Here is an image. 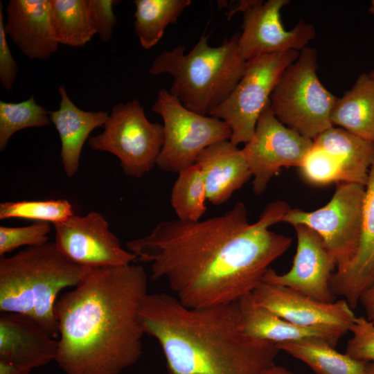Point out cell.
<instances>
[{"label": "cell", "mask_w": 374, "mask_h": 374, "mask_svg": "<svg viewBox=\"0 0 374 374\" xmlns=\"http://www.w3.org/2000/svg\"><path fill=\"white\" fill-rule=\"evenodd\" d=\"M349 332L346 353L351 357L368 363H374V325L364 317H357Z\"/></svg>", "instance_id": "1f68e13d"}, {"label": "cell", "mask_w": 374, "mask_h": 374, "mask_svg": "<svg viewBox=\"0 0 374 374\" xmlns=\"http://www.w3.org/2000/svg\"><path fill=\"white\" fill-rule=\"evenodd\" d=\"M31 370L0 359V374H30Z\"/></svg>", "instance_id": "d590c367"}, {"label": "cell", "mask_w": 374, "mask_h": 374, "mask_svg": "<svg viewBox=\"0 0 374 374\" xmlns=\"http://www.w3.org/2000/svg\"><path fill=\"white\" fill-rule=\"evenodd\" d=\"M262 374H294L287 368L276 364L267 368Z\"/></svg>", "instance_id": "8d00e7d4"}, {"label": "cell", "mask_w": 374, "mask_h": 374, "mask_svg": "<svg viewBox=\"0 0 374 374\" xmlns=\"http://www.w3.org/2000/svg\"><path fill=\"white\" fill-rule=\"evenodd\" d=\"M71 203L64 199L23 200L0 204V220L20 218L35 222H62L73 215Z\"/></svg>", "instance_id": "f1b7e54d"}, {"label": "cell", "mask_w": 374, "mask_h": 374, "mask_svg": "<svg viewBox=\"0 0 374 374\" xmlns=\"http://www.w3.org/2000/svg\"><path fill=\"white\" fill-rule=\"evenodd\" d=\"M331 123L374 142V79L368 73L360 74L350 89L338 98Z\"/></svg>", "instance_id": "603a6c76"}, {"label": "cell", "mask_w": 374, "mask_h": 374, "mask_svg": "<svg viewBox=\"0 0 374 374\" xmlns=\"http://www.w3.org/2000/svg\"><path fill=\"white\" fill-rule=\"evenodd\" d=\"M118 2L114 0H87L93 26L103 42H108L112 37L116 23L113 6Z\"/></svg>", "instance_id": "d6a6232c"}, {"label": "cell", "mask_w": 374, "mask_h": 374, "mask_svg": "<svg viewBox=\"0 0 374 374\" xmlns=\"http://www.w3.org/2000/svg\"><path fill=\"white\" fill-rule=\"evenodd\" d=\"M290 50L253 57L228 98L209 115L226 122L231 130L230 141L238 145L252 138L259 116L285 69L299 56Z\"/></svg>", "instance_id": "9c48e42d"}, {"label": "cell", "mask_w": 374, "mask_h": 374, "mask_svg": "<svg viewBox=\"0 0 374 374\" xmlns=\"http://www.w3.org/2000/svg\"><path fill=\"white\" fill-rule=\"evenodd\" d=\"M303 177L309 183L325 185L341 182L338 161L321 147L313 145L299 166Z\"/></svg>", "instance_id": "f546056e"}, {"label": "cell", "mask_w": 374, "mask_h": 374, "mask_svg": "<svg viewBox=\"0 0 374 374\" xmlns=\"http://www.w3.org/2000/svg\"><path fill=\"white\" fill-rule=\"evenodd\" d=\"M3 4L0 1V82L10 91L13 87L19 68L12 55L4 28Z\"/></svg>", "instance_id": "836d02e7"}, {"label": "cell", "mask_w": 374, "mask_h": 374, "mask_svg": "<svg viewBox=\"0 0 374 374\" xmlns=\"http://www.w3.org/2000/svg\"><path fill=\"white\" fill-rule=\"evenodd\" d=\"M313 140L283 124L269 102L259 116L254 134L241 149L253 177V191L262 194L283 167L299 168Z\"/></svg>", "instance_id": "8fae6325"}, {"label": "cell", "mask_w": 374, "mask_h": 374, "mask_svg": "<svg viewBox=\"0 0 374 374\" xmlns=\"http://www.w3.org/2000/svg\"><path fill=\"white\" fill-rule=\"evenodd\" d=\"M339 163L341 182L367 184L371 168L374 166V142L334 126L314 140Z\"/></svg>", "instance_id": "7402d4cb"}, {"label": "cell", "mask_w": 374, "mask_h": 374, "mask_svg": "<svg viewBox=\"0 0 374 374\" xmlns=\"http://www.w3.org/2000/svg\"><path fill=\"white\" fill-rule=\"evenodd\" d=\"M148 292L144 267H84L54 307L55 362L65 374H120L142 355L139 310Z\"/></svg>", "instance_id": "7a4b0ae2"}, {"label": "cell", "mask_w": 374, "mask_h": 374, "mask_svg": "<svg viewBox=\"0 0 374 374\" xmlns=\"http://www.w3.org/2000/svg\"><path fill=\"white\" fill-rule=\"evenodd\" d=\"M259 305L296 325L349 332L356 316L344 299L323 303L288 287L260 283L251 293Z\"/></svg>", "instance_id": "9a60e30c"}, {"label": "cell", "mask_w": 374, "mask_h": 374, "mask_svg": "<svg viewBox=\"0 0 374 374\" xmlns=\"http://www.w3.org/2000/svg\"><path fill=\"white\" fill-rule=\"evenodd\" d=\"M242 326L250 337L276 344L318 339L335 347L348 332L339 328H306L292 323L258 305L251 293L238 301Z\"/></svg>", "instance_id": "ffe728a7"}, {"label": "cell", "mask_w": 374, "mask_h": 374, "mask_svg": "<svg viewBox=\"0 0 374 374\" xmlns=\"http://www.w3.org/2000/svg\"><path fill=\"white\" fill-rule=\"evenodd\" d=\"M291 209L278 200L249 224L242 202L224 214L196 222L158 223L148 235L128 241L136 260L150 265V278L165 280L185 306L238 302L262 282L270 265L292 239L269 230Z\"/></svg>", "instance_id": "6da1fadb"}, {"label": "cell", "mask_w": 374, "mask_h": 374, "mask_svg": "<svg viewBox=\"0 0 374 374\" xmlns=\"http://www.w3.org/2000/svg\"><path fill=\"white\" fill-rule=\"evenodd\" d=\"M368 12L374 15V0H372L371 2V5L368 8ZM370 76L374 79V69L368 73Z\"/></svg>", "instance_id": "74e56055"}, {"label": "cell", "mask_w": 374, "mask_h": 374, "mask_svg": "<svg viewBox=\"0 0 374 374\" xmlns=\"http://www.w3.org/2000/svg\"><path fill=\"white\" fill-rule=\"evenodd\" d=\"M152 111L163 122V144L156 163L163 171L179 173L195 164L206 148L231 137L226 122L189 110L166 89L158 91Z\"/></svg>", "instance_id": "ba28073f"}, {"label": "cell", "mask_w": 374, "mask_h": 374, "mask_svg": "<svg viewBox=\"0 0 374 374\" xmlns=\"http://www.w3.org/2000/svg\"><path fill=\"white\" fill-rule=\"evenodd\" d=\"M359 303L364 309L366 319L374 325V283L362 294Z\"/></svg>", "instance_id": "e575fe53"}, {"label": "cell", "mask_w": 374, "mask_h": 374, "mask_svg": "<svg viewBox=\"0 0 374 374\" xmlns=\"http://www.w3.org/2000/svg\"><path fill=\"white\" fill-rule=\"evenodd\" d=\"M49 112L38 105L33 96L19 103L0 101V150L3 151L11 136L21 130L50 125Z\"/></svg>", "instance_id": "83f0119b"}, {"label": "cell", "mask_w": 374, "mask_h": 374, "mask_svg": "<svg viewBox=\"0 0 374 374\" xmlns=\"http://www.w3.org/2000/svg\"><path fill=\"white\" fill-rule=\"evenodd\" d=\"M6 12V33L24 55L44 60L57 51L50 0H10Z\"/></svg>", "instance_id": "2e32d148"}, {"label": "cell", "mask_w": 374, "mask_h": 374, "mask_svg": "<svg viewBox=\"0 0 374 374\" xmlns=\"http://www.w3.org/2000/svg\"><path fill=\"white\" fill-rule=\"evenodd\" d=\"M195 163L203 175L206 199L214 205L226 202L252 177L241 149L230 140L218 141L206 148Z\"/></svg>", "instance_id": "d6986e66"}, {"label": "cell", "mask_w": 374, "mask_h": 374, "mask_svg": "<svg viewBox=\"0 0 374 374\" xmlns=\"http://www.w3.org/2000/svg\"><path fill=\"white\" fill-rule=\"evenodd\" d=\"M139 318L145 335L160 345L169 374H262L280 351L244 331L238 302L193 308L173 295L148 293Z\"/></svg>", "instance_id": "3957f363"}, {"label": "cell", "mask_w": 374, "mask_h": 374, "mask_svg": "<svg viewBox=\"0 0 374 374\" xmlns=\"http://www.w3.org/2000/svg\"><path fill=\"white\" fill-rule=\"evenodd\" d=\"M317 67V51L308 46L283 72L269 99L283 124L312 140L333 126L331 113L338 99L320 82Z\"/></svg>", "instance_id": "8992f818"}, {"label": "cell", "mask_w": 374, "mask_h": 374, "mask_svg": "<svg viewBox=\"0 0 374 374\" xmlns=\"http://www.w3.org/2000/svg\"><path fill=\"white\" fill-rule=\"evenodd\" d=\"M292 357L308 365L316 374H365L368 362L341 353L326 341L312 339L277 344Z\"/></svg>", "instance_id": "cb8c5ba5"}, {"label": "cell", "mask_w": 374, "mask_h": 374, "mask_svg": "<svg viewBox=\"0 0 374 374\" xmlns=\"http://www.w3.org/2000/svg\"><path fill=\"white\" fill-rule=\"evenodd\" d=\"M50 15L59 44L82 47L96 34L87 0H50Z\"/></svg>", "instance_id": "484cf974"}, {"label": "cell", "mask_w": 374, "mask_h": 374, "mask_svg": "<svg viewBox=\"0 0 374 374\" xmlns=\"http://www.w3.org/2000/svg\"><path fill=\"white\" fill-rule=\"evenodd\" d=\"M51 226L48 222H35L33 224L19 227L0 226V255L21 247H35L48 242V234Z\"/></svg>", "instance_id": "4dcf8cb0"}, {"label": "cell", "mask_w": 374, "mask_h": 374, "mask_svg": "<svg viewBox=\"0 0 374 374\" xmlns=\"http://www.w3.org/2000/svg\"><path fill=\"white\" fill-rule=\"evenodd\" d=\"M365 374H374V363H368Z\"/></svg>", "instance_id": "f35d334b"}, {"label": "cell", "mask_w": 374, "mask_h": 374, "mask_svg": "<svg viewBox=\"0 0 374 374\" xmlns=\"http://www.w3.org/2000/svg\"><path fill=\"white\" fill-rule=\"evenodd\" d=\"M57 347V341L29 317L1 313V360L32 371L55 360Z\"/></svg>", "instance_id": "e0dca14e"}, {"label": "cell", "mask_w": 374, "mask_h": 374, "mask_svg": "<svg viewBox=\"0 0 374 374\" xmlns=\"http://www.w3.org/2000/svg\"><path fill=\"white\" fill-rule=\"evenodd\" d=\"M58 91L61 98L59 109L48 112L60 139L64 171L68 177H72L78 170L84 143L93 130L104 126L109 114L105 111L81 109L70 99L64 85Z\"/></svg>", "instance_id": "44dd1931"}, {"label": "cell", "mask_w": 374, "mask_h": 374, "mask_svg": "<svg viewBox=\"0 0 374 374\" xmlns=\"http://www.w3.org/2000/svg\"><path fill=\"white\" fill-rule=\"evenodd\" d=\"M172 186L170 204L179 220L196 222L206 211L203 175L195 163L179 173Z\"/></svg>", "instance_id": "4316f807"}, {"label": "cell", "mask_w": 374, "mask_h": 374, "mask_svg": "<svg viewBox=\"0 0 374 374\" xmlns=\"http://www.w3.org/2000/svg\"><path fill=\"white\" fill-rule=\"evenodd\" d=\"M53 226L58 250L81 266H123L136 260L132 253L122 247L108 222L98 212L84 216L74 214Z\"/></svg>", "instance_id": "7c38bea8"}, {"label": "cell", "mask_w": 374, "mask_h": 374, "mask_svg": "<svg viewBox=\"0 0 374 374\" xmlns=\"http://www.w3.org/2000/svg\"><path fill=\"white\" fill-rule=\"evenodd\" d=\"M297 246L291 269L278 274L269 268L262 282L288 287L323 303L335 302L330 289L336 262L321 237L304 224H296Z\"/></svg>", "instance_id": "5bb4252c"}, {"label": "cell", "mask_w": 374, "mask_h": 374, "mask_svg": "<svg viewBox=\"0 0 374 374\" xmlns=\"http://www.w3.org/2000/svg\"><path fill=\"white\" fill-rule=\"evenodd\" d=\"M134 32L141 47L148 50L162 38L166 28L175 24L190 0H135Z\"/></svg>", "instance_id": "d4e9b609"}, {"label": "cell", "mask_w": 374, "mask_h": 374, "mask_svg": "<svg viewBox=\"0 0 374 374\" xmlns=\"http://www.w3.org/2000/svg\"><path fill=\"white\" fill-rule=\"evenodd\" d=\"M102 133L90 136L89 147L115 155L124 173L141 178L156 165L163 144V127L151 123L138 99L114 105Z\"/></svg>", "instance_id": "52a82bcc"}, {"label": "cell", "mask_w": 374, "mask_h": 374, "mask_svg": "<svg viewBox=\"0 0 374 374\" xmlns=\"http://www.w3.org/2000/svg\"><path fill=\"white\" fill-rule=\"evenodd\" d=\"M366 186L339 182L331 199L310 212L291 208L282 222L292 226L304 224L315 231L341 269L355 256L359 242Z\"/></svg>", "instance_id": "30bf717a"}, {"label": "cell", "mask_w": 374, "mask_h": 374, "mask_svg": "<svg viewBox=\"0 0 374 374\" xmlns=\"http://www.w3.org/2000/svg\"><path fill=\"white\" fill-rule=\"evenodd\" d=\"M84 267L64 256L54 242L30 247L0 259V310L33 319L58 337L54 307L58 294L75 287Z\"/></svg>", "instance_id": "277c9868"}, {"label": "cell", "mask_w": 374, "mask_h": 374, "mask_svg": "<svg viewBox=\"0 0 374 374\" xmlns=\"http://www.w3.org/2000/svg\"><path fill=\"white\" fill-rule=\"evenodd\" d=\"M374 283V166L371 168L363 209L360 239L357 252L345 267L335 270L330 289L354 310L362 294Z\"/></svg>", "instance_id": "ac0fdd59"}, {"label": "cell", "mask_w": 374, "mask_h": 374, "mask_svg": "<svg viewBox=\"0 0 374 374\" xmlns=\"http://www.w3.org/2000/svg\"><path fill=\"white\" fill-rule=\"evenodd\" d=\"M239 36L238 32L214 47L203 33L187 54L182 44L160 53L149 72L170 74L173 82L169 91L186 108L209 116L228 98L244 73L247 61L239 48Z\"/></svg>", "instance_id": "5b68a950"}, {"label": "cell", "mask_w": 374, "mask_h": 374, "mask_svg": "<svg viewBox=\"0 0 374 374\" xmlns=\"http://www.w3.org/2000/svg\"><path fill=\"white\" fill-rule=\"evenodd\" d=\"M290 2L255 0L243 13L238 45L246 61L265 54L290 50L301 51L314 37V27L303 19L291 30L284 28L280 10Z\"/></svg>", "instance_id": "4fadbf2b"}]
</instances>
